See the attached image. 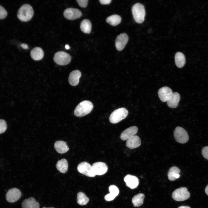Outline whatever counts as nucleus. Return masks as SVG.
I'll list each match as a JSON object with an SVG mask.
<instances>
[{
    "mask_svg": "<svg viewBox=\"0 0 208 208\" xmlns=\"http://www.w3.org/2000/svg\"><path fill=\"white\" fill-rule=\"evenodd\" d=\"M93 108L92 103L85 100L81 102L76 107L74 111L75 115L81 117L88 114L91 112Z\"/></svg>",
    "mask_w": 208,
    "mask_h": 208,
    "instance_id": "obj_1",
    "label": "nucleus"
},
{
    "mask_svg": "<svg viewBox=\"0 0 208 208\" xmlns=\"http://www.w3.org/2000/svg\"><path fill=\"white\" fill-rule=\"evenodd\" d=\"M34 11L32 6L29 4L23 5L19 9L17 14L18 19L23 22H27L33 17Z\"/></svg>",
    "mask_w": 208,
    "mask_h": 208,
    "instance_id": "obj_2",
    "label": "nucleus"
},
{
    "mask_svg": "<svg viewBox=\"0 0 208 208\" xmlns=\"http://www.w3.org/2000/svg\"><path fill=\"white\" fill-rule=\"evenodd\" d=\"M133 18L135 21L138 23H143L145 16V10L144 5L140 3L134 4L132 8Z\"/></svg>",
    "mask_w": 208,
    "mask_h": 208,
    "instance_id": "obj_3",
    "label": "nucleus"
},
{
    "mask_svg": "<svg viewBox=\"0 0 208 208\" xmlns=\"http://www.w3.org/2000/svg\"><path fill=\"white\" fill-rule=\"evenodd\" d=\"M128 114V110L124 108H120L114 111L111 114L109 120L113 124L117 123L125 118Z\"/></svg>",
    "mask_w": 208,
    "mask_h": 208,
    "instance_id": "obj_4",
    "label": "nucleus"
},
{
    "mask_svg": "<svg viewBox=\"0 0 208 208\" xmlns=\"http://www.w3.org/2000/svg\"><path fill=\"white\" fill-rule=\"evenodd\" d=\"M174 135L176 141L181 144L185 143L189 140V136L187 131L181 127L178 126L175 128Z\"/></svg>",
    "mask_w": 208,
    "mask_h": 208,
    "instance_id": "obj_5",
    "label": "nucleus"
},
{
    "mask_svg": "<svg viewBox=\"0 0 208 208\" xmlns=\"http://www.w3.org/2000/svg\"><path fill=\"white\" fill-rule=\"evenodd\" d=\"M190 196V193L185 187L176 189L173 192L172 195V198L174 200L179 201L187 200Z\"/></svg>",
    "mask_w": 208,
    "mask_h": 208,
    "instance_id": "obj_6",
    "label": "nucleus"
},
{
    "mask_svg": "<svg viewBox=\"0 0 208 208\" xmlns=\"http://www.w3.org/2000/svg\"><path fill=\"white\" fill-rule=\"evenodd\" d=\"M53 60L58 65H65L70 63L71 60V57L68 53L64 51H58L55 54Z\"/></svg>",
    "mask_w": 208,
    "mask_h": 208,
    "instance_id": "obj_7",
    "label": "nucleus"
},
{
    "mask_svg": "<svg viewBox=\"0 0 208 208\" xmlns=\"http://www.w3.org/2000/svg\"><path fill=\"white\" fill-rule=\"evenodd\" d=\"M77 170L79 173L88 177H92L96 175L92 166L86 161L82 162L79 164Z\"/></svg>",
    "mask_w": 208,
    "mask_h": 208,
    "instance_id": "obj_8",
    "label": "nucleus"
},
{
    "mask_svg": "<svg viewBox=\"0 0 208 208\" xmlns=\"http://www.w3.org/2000/svg\"><path fill=\"white\" fill-rule=\"evenodd\" d=\"M21 192L19 189L16 188H13L8 191L5 198L7 201L12 203L18 200L21 197Z\"/></svg>",
    "mask_w": 208,
    "mask_h": 208,
    "instance_id": "obj_9",
    "label": "nucleus"
},
{
    "mask_svg": "<svg viewBox=\"0 0 208 208\" xmlns=\"http://www.w3.org/2000/svg\"><path fill=\"white\" fill-rule=\"evenodd\" d=\"M82 15L81 11L79 9L73 8L66 9L64 12V16L66 19L74 20L79 18Z\"/></svg>",
    "mask_w": 208,
    "mask_h": 208,
    "instance_id": "obj_10",
    "label": "nucleus"
},
{
    "mask_svg": "<svg viewBox=\"0 0 208 208\" xmlns=\"http://www.w3.org/2000/svg\"><path fill=\"white\" fill-rule=\"evenodd\" d=\"M129 39L127 35L125 33L120 34L116 37L115 40V46L117 49L121 51L125 48Z\"/></svg>",
    "mask_w": 208,
    "mask_h": 208,
    "instance_id": "obj_11",
    "label": "nucleus"
},
{
    "mask_svg": "<svg viewBox=\"0 0 208 208\" xmlns=\"http://www.w3.org/2000/svg\"><path fill=\"white\" fill-rule=\"evenodd\" d=\"M173 93L172 90L167 86L161 88L158 92L160 99L163 102H167L171 97Z\"/></svg>",
    "mask_w": 208,
    "mask_h": 208,
    "instance_id": "obj_12",
    "label": "nucleus"
},
{
    "mask_svg": "<svg viewBox=\"0 0 208 208\" xmlns=\"http://www.w3.org/2000/svg\"><path fill=\"white\" fill-rule=\"evenodd\" d=\"M92 167L96 175H102L105 174L108 169L106 164L103 162H96L92 165Z\"/></svg>",
    "mask_w": 208,
    "mask_h": 208,
    "instance_id": "obj_13",
    "label": "nucleus"
},
{
    "mask_svg": "<svg viewBox=\"0 0 208 208\" xmlns=\"http://www.w3.org/2000/svg\"><path fill=\"white\" fill-rule=\"evenodd\" d=\"M138 131V128L135 126L128 128L123 131L120 135V138L123 141L127 140L134 135Z\"/></svg>",
    "mask_w": 208,
    "mask_h": 208,
    "instance_id": "obj_14",
    "label": "nucleus"
},
{
    "mask_svg": "<svg viewBox=\"0 0 208 208\" xmlns=\"http://www.w3.org/2000/svg\"><path fill=\"white\" fill-rule=\"evenodd\" d=\"M124 180L126 185L132 189L136 188L139 184L138 178L134 175L127 174L125 177Z\"/></svg>",
    "mask_w": 208,
    "mask_h": 208,
    "instance_id": "obj_15",
    "label": "nucleus"
},
{
    "mask_svg": "<svg viewBox=\"0 0 208 208\" xmlns=\"http://www.w3.org/2000/svg\"><path fill=\"white\" fill-rule=\"evenodd\" d=\"M81 72L78 70H75L72 71L70 73L68 81L70 84L72 86L77 85L79 82V79L81 76Z\"/></svg>",
    "mask_w": 208,
    "mask_h": 208,
    "instance_id": "obj_16",
    "label": "nucleus"
},
{
    "mask_svg": "<svg viewBox=\"0 0 208 208\" xmlns=\"http://www.w3.org/2000/svg\"><path fill=\"white\" fill-rule=\"evenodd\" d=\"M141 144L140 138L137 135H134L127 140L126 144L129 148L134 149L139 146Z\"/></svg>",
    "mask_w": 208,
    "mask_h": 208,
    "instance_id": "obj_17",
    "label": "nucleus"
},
{
    "mask_svg": "<svg viewBox=\"0 0 208 208\" xmlns=\"http://www.w3.org/2000/svg\"><path fill=\"white\" fill-rule=\"evenodd\" d=\"M22 208H39L40 205L35 199L30 197L25 199L22 203Z\"/></svg>",
    "mask_w": 208,
    "mask_h": 208,
    "instance_id": "obj_18",
    "label": "nucleus"
},
{
    "mask_svg": "<svg viewBox=\"0 0 208 208\" xmlns=\"http://www.w3.org/2000/svg\"><path fill=\"white\" fill-rule=\"evenodd\" d=\"M180 96L179 93L173 92L170 98L167 102L168 106L172 108L177 107L180 101Z\"/></svg>",
    "mask_w": 208,
    "mask_h": 208,
    "instance_id": "obj_19",
    "label": "nucleus"
},
{
    "mask_svg": "<svg viewBox=\"0 0 208 208\" xmlns=\"http://www.w3.org/2000/svg\"><path fill=\"white\" fill-rule=\"evenodd\" d=\"M54 148L58 153L61 154L66 153L69 149L66 142L61 140L57 141L55 142Z\"/></svg>",
    "mask_w": 208,
    "mask_h": 208,
    "instance_id": "obj_20",
    "label": "nucleus"
},
{
    "mask_svg": "<svg viewBox=\"0 0 208 208\" xmlns=\"http://www.w3.org/2000/svg\"><path fill=\"white\" fill-rule=\"evenodd\" d=\"M30 55L32 58L35 60H39L42 59L44 53L42 49L40 47H37L31 50Z\"/></svg>",
    "mask_w": 208,
    "mask_h": 208,
    "instance_id": "obj_21",
    "label": "nucleus"
},
{
    "mask_svg": "<svg viewBox=\"0 0 208 208\" xmlns=\"http://www.w3.org/2000/svg\"><path fill=\"white\" fill-rule=\"evenodd\" d=\"M180 169L177 167L173 166L169 169L168 177V179L171 181H174L180 177Z\"/></svg>",
    "mask_w": 208,
    "mask_h": 208,
    "instance_id": "obj_22",
    "label": "nucleus"
},
{
    "mask_svg": "<svg viewBox=\"0 0 208 208\" xmlns=\"http://www.w3.org/2000/svg\"><path fill=\"white\" fill-rule=\"evenodd\" d=\"M175 63L178 68L183 67L185 63V58L184 55L180 52L176 53L175 56Z\"/></svg>",
    "mask_w": 208,
    "mask_h": 208,
    "instance_id": "obj_23",
    "label": "nucleus"
},
{
    "mask_svg": "<svg viewBox=\"0 0 208 208\" xmlns=\"http://www.w3.org/2000/svg\"><path fill=\"white\" fill-rule=\"evenodd\" d=\"M68 165L67 160L65 159H62L57 162L56 166L60 172L64 173L68 170Z\"/></svg>",
    "mask_w": 208,
    "mask_h": 208,
    "instance_id": "obj_24",
    "label": "nucleus"
},
{
    "mask_svg": "<svg viewBox=\"0 0 208 208\" xmlns=\"http://www.w3.org/2000/svg\"><path fill=\"white\" fill-rule=\"evenodd\" d=\"M80 28L83 32L86 34H89L92 29L90 22L87 19L83 20L81 23Z\"/></svg>",
    "mask_w": 208,
    "mask_h": 208,
    "instance_id": "obj_25",
    "label": "nucleus"
},
{
    "mask_svg": "<svg viewBox=\"0 0 208 208\" xmlns=\"http://www.w3.org/2000/svg\"><path fill=\"white\" fill-rule=\"evenodd\" d=\"M144 195L143 193H139L135 195L133 198L132 202L134 207H138L142 205L144 202Z\"/></svg>",
    "mask_w": 208,
    "mask_h": 208,
    "instance_id": "obj_26",
    "label": "nucleus"
},
{
    "mask_svg": "<svg viewBox=\"0 0 208 208\" xmlns=\"http://www.w3.org/2000/svg\"><path fill=\"white\" fill-rule=\"evenodd\" d=\"M121 21L120 16L117 14L112 15L107 17L106 19V21L107 23L113 26L118 25L120 23Z\"/></svg>",
    "mask_w": 208,
    "mask_h": 208,
    "instance_id": "obj_27",
    "label": "nucleus"
},
{
    "mask_svg": "<svg viewBox=\"0 0 208 208\" xmlns=\"http://www.w3.org/2000/svg\"><path fill=\"white\" fill-rule=\"evenodd\" d=\"M89 201V199L83 192H79L77 195V202L81 205H84L87 204Z\"/></svg>",
    "mask_w": 208,
    "mask_h": 208,
    "instance_id": "obj_28",
    "label": "nucleus"
},
{
    "mask_svg": "<svg viewBox=\"0 0 208 208\" xmlns=\"http://www.w3.org/2000/svg\"><path fill=\"white\" fill-rule=\"evenodd\" d=\"M109 190L110 193L116 197L118 195L119 192L118 188L114 185H110L109 188Z\"/></svg>",
    "mask_w": 208,
    "mask_h": 208,
    "instance_id": "obj_29",
    "label": "nucleus"
},
{
    "mask_svg": "<svg viewBox=\"0 0 208 208\" xmlns=\"http://www.w3.org/2000/svg\"><path fill=\"white\" fill-rule=\"evenodd\" d=\"M7 127L6 122L3 120L0 119V134L4 132Z\"/></svg>",
    "mask_w": 208,
    "mask_h": 208,
    "instance_id": "obj_30",
    "label": "nucleus"
},
{
    "mask_svg": "<svg viewBox=\"0 0 208 208\" xmlns=\"http://www.w3.org/2000/svg\"><path fill=\"white\" fill-rule=\"evenodd\" d=\"M7 16V12L5 9L0 5V19L5 18Z\"/></svg>",
    "mask_w": 208,
    "mask_h": 208,
    "instance_id": "obj_31",
    "label": "nucleus"
},
{
    "mask_svg": "<svg viewBox=\"0 0 208 208\" xmlns=\"http://www.w3.org/2000/svg\"><path fill=\"white\" fill-rule=\"evenodd\" d=\"M76 1L79 6L81 7L85 8L87 6L88 0H77Z\"/></svg>",
    "mask_w": 208,
    "mask_h": 208,
    "instance_id": "obj_32",
    "label": "nucleus"
},
{
    "mask_svg": "<svg viewBox=\"0 0 208 208\" xmlns=\"http://www.w3.org/2000/svg\"><path fill=\"white\" fill-rule=\"evenodd\" d=\"M202 154L205 158L208 160V146H205L202 148Z\"/></svg>",
    "mask_w": 208,
    "mask_h": 208,
    "instance_id": "obj_33",
    "label": "nucleus"
},
{
    "mask_svg": "<svg viewBox=\"0 0 208 208\" xmlns=\"http://www.w3.org/2000/svg\"><path fill=\"white\" fill-rule=\"evenodd\" d=\"M116 197V196L109 193L106 194L105 196L104 199L105 200L107 201H109L113 200Z\"/></svg>",
    "mask_w": 208,
    "mask_h": 208,
    "instance_id": "obj_34",
    "label": "nucleus"
},
{
    "mask_svg": "<svg viewBox=\"0 0 208 208\" xmlns=\"http://www.w3.org/2000/svg\"><path fill=\"white\" fill-rule=\"evenodd\" d=\"M112 1L111 0H100L99 2L102 4L106 5L110 3Z\"/></svg>",
    "mask_w": 208,
    "mask_h": 208,
    "instance_id": "obj_35",
    "label": "nucleus"
},
{
    "mask_svg": "<svg viewBox=\"0 0 208 208\" xmlns=\"http://www.w3.org/2000/svg\"><path fill=\"white\" fill-rule=\"evenodd\" d=\"M21 47L24 49H27L28 48L27 45L26 44H22L21 45Z\"/></svg>",
    "mask_w": 208,
    "mask_h": 208,
    "instance_id": "obj_36",
    "label": "nucleus"
},
{
    "mask_svg": "<svg viewBox=\"0 0 208 208\" xmlns=\"http://www.w3.org/2000/svg\"><path fill=\"white\" fill-rule=\"evenodd\" d=\"M205 192L208 196V185L205 188Z\"/></svg>",
    "mask_w": 208,
    "mask_h": 208,
    "instance_id": "obj_37",
    "label": "nucleus"
},
{
    "mask_svg": "<svg viewBox=\"0 0 208 208\" xmlns=\"http://www.w3.org/2000/svg\"><path fill=\"white\" fill-rule=\"evenodd\" d=\"M178 208H190V207L188 206H182L179 207Z\"/></svg>",
    "mask_w": 208,
    "mask_h": 208,
    "instance_id": "obj_38",
    "label": "nucleus"
},
{
    "mask_svg": "<svg viewBox=\"0 0 208 208\" xmlns=\"http://www.w3.org/2000/svg\"><path fill=\"white\" fill-rule=\"evenodd\" d=\"M65 47L67 49H70V47L69 46L68 44H66L65 46Z\"/></svg>",
    "mask_w": 208,
    "mask_h": 208,
    "instance_id": "obj_39",
    "label": "nucleus"
},
{
    "mask_svg": "<svg viewBox=\"0 0 208 208\" xmlns=\"http://www.w3.org/2000/svg\"><path fill=\"white\" fill-rule=\"evenodd\" d=\"M42 208H54L53 207H43Z\"/></svg>",
    "mask_w": 208,
    "mask_h": 208,
    "instance_id": "obj_40",
    "label": "nucleus"
}]
</instances>
